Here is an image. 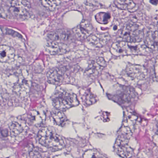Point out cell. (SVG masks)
<instances>
[{
	"label": "cell",
	"mask_w": 158,
	"mask_h": 158,
	"mask_svg": "<svg viewBox=\"0 0 158 158\" xmlns=\"http://www.w3.org/2000/svg\"><path fill=\"white\" fill-rule=\"evenodd\" d=\"M145 45L149 48L158 50V23L149 28L146 36Z\"/></svg>",
	"instance_id": "cell-11"
},
{
	"label": "cell",
	"mask_w": 158,
	"mask_h": 158,
	"mask_svg": "<svg viewBox=\"0 0 158 158\" xmlns=\"http://www.w3.org/2000/svg\"><path fill=\"white\" fill-rule=\"evenodd\" d=\"M96 20L99 23L106 24L109 22L110 18V15L106 13H100L96 16Z\"/></svg>",
	"instance_id": "cell-22"
},
{
	"label": "cell",
	"mask_w": 158,
	"mask_h": 158,
	"mask_svg": "<svg viewBox=\"0 0 158 158\" xmlns=\"http://www.w3.org/2000/svg\"><path fill=\"white\" fill-rule=\"evenodd\" d=\"M148 48L145 44L130 43L126 41L116 42L112 47V52L117 56L128 55H144L148 54Z\"/></svg>",
	"instance_id": "cell-1"
},
{
	"label": "cell",
	"mask_w": 158,
	"mask_h": 158,
	"mask_svg": "<svg viewBox=\"0 0 158 158\" xmlns=\"http://www.w3.org/2000/svg\"><path fill=\"white\" fill-rule=\"evenodd\" d=\"M147 75L146 68L137 64H128L122 73V77L131 85L141 84L147 79Z\"/></svg>",
	"instance_id": "cell-4"
},
{
	"label": "cell",
	"mask_w": 158,
	"mask_h": 158,
	"mask_svg": "<svg viewBox=\"0 0 158 158\" xmlns=\"http://www.w3.org/2000/svg\"><path fill=\"white\" fill-rule=\"evenodd\" d=\"M52 103L57 110L62 111L79 104L75 94L66 91H59L52 97Z\"/></svg>",
	"instance_id": "cell-5"
},
{
	"label": "cell",
	"mask_w": 158,
	"mask_h": 158,
	"mask_svg": "<svg viewBox=\"0 0 158 158\" xmlns=\"http://www.w3.org/2000/svg\"><path fill=\"white\" fill-rule=\"evenodd\" d=\"M38 137L40 143L47 148L60 150L65 146L63 139L52 128H42L39 132Z\"/></svg>",
	"instance_id": "cell-2"
},
{
	"label": "cell",
	"mask_w": 158,
	"mask_h": 158,
	"mask_svg": "<svg viewBox=\"0 0 158 158\" xmlns=\"http://www.w3.org/2000/svg\"><path fill=\"white\" fill-rule=\"evenodd\" d=\"M77 37L80 40L88 39L92 34L93 27L87 20H84L73 29Z\"/></svg>",
	"instance_id": "cell-10"
},
{
	"label": "cell",
	"mask_w": 158,
	"mask_h": 158,
	"mask_svg": "<svg viewBox=\"0 0 158 158\" xmlns=\"http://www.w3.org/2000/svg\"><path fill=\"white\" fill-rule=\"evenodd\" d=\"M31 5L27 1L15 0L13 1L10 7L11 13L15 16L21 17L26 15L30 10Z\"/></svg>",
	"instance_id": "cell-9"
},
{
	"label": "cell",
	"mask_w": 158,
	"mask_h": 158,
	"mask_svg": "<svg viewBox=\"0 0 158 158\" xmlns=\"http://www.w3.org/2000/svg\"><path fill=\"white\" fill-rule=\"evenodd\" d=\"M85 102L88 104H92L95 103L96 102V97L91 94V93H88L85 96Z\"/></svg>",
	"instance_id": "cell-24"
},
{
	"label": "cell",
	"mask_w": 158,
	"mask_h": 158,
	"mask_svg": "<svg viewBox=\"0 0 158 158\" xmlns=\"http://www.w3.org/2000/svg\"><path fill=\"white\" fill-rule=\"evenodd\" d=\"M27 128V126L23 122L13 121L10 125L11 135L15 138L22 137L26 134Z\"/></svg>",
	"instance_id": "cell-16"
},
{
	"label": "cell",
	"mask_w": 158,
	"mask_h": 158,
	"mask_svg": "<svg viewBox=\"0 0 158 158\" xmlns=\"http://www.w3.org/2000/svg\"><path fill=\"white\" fill-rule=\"evenodd\" d=\"M83 158H105L98 151L89 150L85 152Z\"/></svg>",
	"instance_id": "cell-23"
},
{
	"label": "cell",
	"mask_w": 158,
	"mask_h": 158,
	"mask_svg": "<svg viewBox=\"0 0 158 158\" xmlns=\"http://www.w3.org/2000/svg\"><path fill=\"white\" fill-rule=\"evenodd\" d=\"M40 2L46 9L53 11L60 6L61 2L60 1H41Z\"/></svg>",
	"instance_id": "cell-21"
},
{
	"label": "cell",
	"mask_w": 158,
	"mask_h": 158,
	"mask_svg": "<svg viewBox=\"0 0 158 158\" xmlns=\"http://www.w3.org/2000/svg\"><path fill=\"white\" fill-rule=\"evenodd\" d=\"M52 116L55 123L58 125L63 127L66 124L67 118L61 111L57 109L54 110L52 112Z\"/></svg>",
	"instance_id": "cell-20"
},
{
	"label": "cell",
	"mask_w": 158,
	"mask_h": 158,
	"mask_svg": "<svg viewBox=\"0 0 158 158\" xmlns=\"http://www.w3.org/2000/svg\"><path fill=\"white\" fill-rule=\"evenodd\" d=\"M46 51L51 55L64 54L69 51V47L64 43L49 42L45 47Z\"/></svg>",
	"instance_id": "cell-13"
},
{
	"label": "cell",
	"mask_w": 158,
	"mask_h": 158,
	"mask_svg": "<svg viewBox=\"0 0 158 158\" xmlns=\"http://www.w3.org/2000/svg\"><path fill=\"white\" fill-rule=\"evenodd\" d=\"M110 39V36L108 33L92 34L88 38V41L90 45L96 48H101L106 45Z\"/></svg>",
	"instance_id": "cell-12"
},
{
	"label": "cell",
	"mask_w": 158,
	"mask_h": 158,
	"mask_svg": "<svg viewBox=\"0 0 158 158\" xmlns=\"http://www.w3.org/2000/svg\"><path fill=\"white\" fill-rule=\"evenodd\" d=\"M115 5L119 9L133 12L137 10L136 4L132 1H116Z\"/></svg>",
	"instance_id": "cell-19"
},
{
	"label": "cell",
	"mask_w": 158,
	"mask_h": 158,
	"mask_svg": "<svg viewBox=\"0 0 158 158\" xmlns=\"http://www.w3.org/2000/svg\"><path fill=\"white\" fill-rule=\"evenodd\" d=\"M15 56V51L9 46L2 45L0 48V60L7 62L12 60Z\"/></svg>",
	"instance_id": "cell-18"
},
{
	"label": "cell",
	"mask_w": 158,
	"mask_h": 158,
	"mask_svg": "<svg viewBox=\"0 0 158 158\" xmlns=\"http://www.w3.org/2000/svg\"><path fill=\"white\" fill-rule=\"evenodd\" d=\"M50 42H58L64 43L71 38V33L68 30H58L49 33L47 36Z\"/></svg>",
	"instance_id": "cell-17"
},
{
	"label": "cell",
	"mask_w": 158,
	"mask_h": 158,
	"mask_svg": "<svg viewBox=\"0 0 158 158\" xmlns=\"http://www.w3.org/2000/svg\"><path fill=\"white\" fill-rule=\"evenodd\" d=\"M155 72L156 77L158 79V58H157L156 60V63H155Z\"/></svg>",
	"instance_id": "cell-25"
},
{
	"label": "cell",
	"mask_w": 158,
	"mask_h": 158,
	"mask_svg": "<svg viewBox=\"0 0 158 158\" xmlns=\"http://www.w3.org/2000/svg\"><path fill=\"white\" fill-rule=\"evenodd\" d=\"M65 72L64 67H57L50 70L47 74L49 83L55 85L60 84L63 79Z\"/></svg>",
	"instance_id": "cell-15"
},
{
	"label": "cell",
	"mask_w": 158,
	"mask_h": 158,
	"mask_svg": "<svg viewBox=\"0 0 158 158\" xmlns=\"http://www.w3.org/2000/svg\"><path fill=\"white\" fill-rule=\"evenodd\" d=\"M114 148L117 155L123 158H130L134 154V150L129 145L128 137L125 135H120L118 137Z\"/></svg>",
	"instance_id": "cell-8"
},
{
	"label": "cell",
	"mask_w": 158,
	"mask_h": 158,
	"mask_svg": "<svg viewBox=\"0 0 158 158\" xmlns=\"http://www.w3.org/2000/svg\"><path fill=\"white\" fill-rule=\"evenodd\" d=\"M136 96V91L132 87L116 85L115 92L112 97L117 102L126 103L131 102Z\"/></svg>",
	"instance_id": "cell-7"
},
{
	"label": "cell",
	"mask_w": 158,
	"mask_h": 158,
	"mask_svg": "<svg viewBox=\"0 0 158 158\" xmlns=\"http://www.w3.org/2000/svg\"><path fill=\"white\" fill-rule=\"evenodd\" d=\"M120 37L126 42L139 43L144 38L143 26L135 22H127L122 29Z\"/></svg>",
	"instance_id": "cell-3"
},
{
	"label": "cell",
	"mask_w": 158,
	"mask_h": 158,
	"mask_svg": "<svg viewBox=\"0 0 158 158\" xmlns=\"http://www.w3.org/2000/svg\"><path fill=\"white\" fill-rule=\"evenodd\" d=\"M32 74L26 67L20 70L18 80L14 86V91L20 97H26L30 91L32 84Z\"/></svg>",
	"instance_id": "cell-6"
},
{
	"label": "cell",
	"mask_w": 158,
	"mask_h": 158,
	"mask_svg": "<svg viewBox=\"0 0 158 158\" xmlns=\"http://www.w3.org/2000/svg\"><path fill=\"white\" fill-rule=\"evenodd\" d=\"M106 65V62L103 58H97L90 64L86 70V74L89 76H96L102 71Z\"/></svg>",
	"instance_id": "cell-14"
}]
</instances>
